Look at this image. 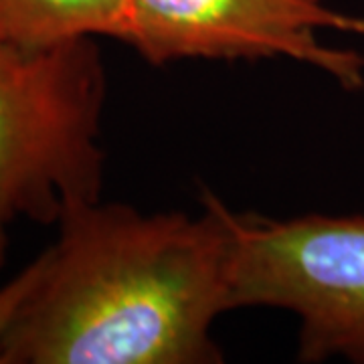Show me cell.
I'll use <instances>...</instances> for the list:
<instances>
[{
  "instance_id": "cell-2",
  "label": "cell",
  "mask_w": 364,
  "mask_h": 364,
  "mask_svg": "<svg viewBox=\"0 0 364 364\" xmlns=\"http://www.w3.org/2000/svg\"><path fill=\"white\" fill-rule=\"evenodd\" d=\"M104 104L93 39L49 49L0 41V267L11 223L51 225L67 205L100 200Z\"/></svg>"
},
{
  "instance_id": "cell-5",
  "label": "cell",
  "mask_w": 364,
  "mask_h": 364,
  "mask_svg": "<svg viewBox=\"0 0 364 364\" xmlns=\"http://www.w3.org/2000/svg\"><path fill=\"white\" fill-rule=\"evenodd\" d=\"M130 0H0V41L49 49L71 41H126Z\"/></svg>"
},
{
  "instance_id": "cell-3",
  "label": "cell",
  "mask_w": 364,
  "mask_h": 364,
  "mask_svg": "<svg viewBox=\"0 0 364 364\" xmlns=\"http://www.w3.org/2000/svg\"><path fill=\"white\" fill-rule=\"evenodd\" d=\"M279 308L299 318L301 363L364 364V217L272 221L231 210L229 310Z\"/></svg>"
},
{
  "instance_id": "cell-6",
  "label": "cell",
  "mask_w": 364,
  "mask_h": 364,
  "mask_svg": "<svg viewBox=\"0 0 364 364\" xmlns=\"http://www.w3.org/2000/svg\"><path fill=\"white\" fill-rule=\"evenodd\" d=\"M41 273V257L26 265L6 286L0 287V364H4V340L21 312L26 296L35 287Z\"/></svg>"
},
{
  "instance_id": "cell-4",
  "label": "cell",
  "mask_w": 364,
  "mask_h": 364,
  "mask_svg": "<svg viewBox=\"0 0 364 364\" xmlns=\"http://www.w3.org/2000/svg\"><path fill=\"white\" fill-rule=\"evenodd\" d=\"M364 37V16L322 0H130L126 41L152 65L176 59L287 57L312 65L344 90L364 83V57L330 49L316 31Z\"/></svg>"
},
{
  "instance_id": "cell-1",
  "label": "cell",
  "mask_w": 364,
  "mask_h": 364,
  "mask_svg": "<svg viewBox=\"0 0 364 364\" xmlns=\"http://www.w3.org/2000/svg\"><path fill=\"white\" fill-rule=\"evenodd\" d=\"M231 210L198 217L71 203L4 340V364H210L229 312Z\"/></svg>"
}]
</instances>
